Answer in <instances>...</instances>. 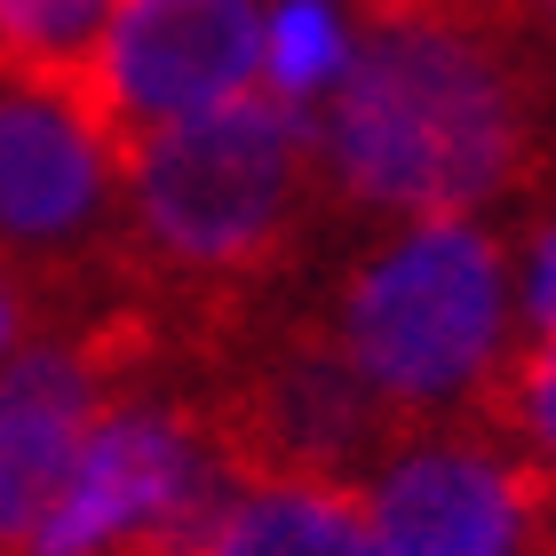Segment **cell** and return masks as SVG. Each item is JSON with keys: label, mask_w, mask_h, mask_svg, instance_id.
Here are the masks:
<instances>
[{"label": "cell", "mask_w": 556, "mask_h": 556, "mask_svg": "<svg viewBox=\"0 0 556 556\" xmlns=\"http://www.w3.org/2000/svg\"><path fill=\"white\" fill-rule=\"evenodd\" d=\"M104 24L112 0H0V80L72 104Z\"/></svg>", "instance_id": "9"}, {"label": "cell", "mask_w": 556, "mask_h": 556, "mask_svg": "<svg viewBox=\"0 0 556 556\" xmlns=\"http://www.w3.org/2000/svg\"><path fill=\"white\" fill-rule=\"evenodd\" d=\"M342 64H350V40L326 0H278L263 16V80L278 104H311L318 88L342 80Z\"/></svg>", "instance_id": "10"}, {"label": "cell", "mask_w": 556, "mask_h": 556, "mask_svg": "<svg viewBox=\"0 0 556 556\" xmlns=\"http://www.w3.org/2000/svg\"><path fill=\"white\" fill-rule=\"evenodd\" d=\"M96 414H104L96 350H24L0 366V548L33 541Z\"/></svg>", "instance_id": "7"}, {"label": "cell", "mask_w": 556, "mask_h": 556, "mask_svg": "<svg viewBox=\"0 0 556 556\" xmlns=\"http://www.w3.org/2000/svg\"><path fill=\"white\" fill-rule=\"evenodd\" d=\"M302 151H311V119H302V104H278L270 88L263 96L247 88L215 112L136 136L119 160L136 239L184 270L263 263L294 215Z\"/></svg>", "instance_id": "2"}, {"label": "cell", "mask_w": 556, "mask_h": 556, "mask_svg": "<svg viewBox=\"0 0 556 556\" xmlns=\"http://www.w3.org/2000/svg\"><path fill=\"white\" fill-rule=\"evenodd\" d=\"M517 414H525V429L556 453V334L533 350V366L517 374Z\"/></svg>", "instance_id": "11"}, {"label": "cell", "mask_w": 556, "mask_h": 556, "mask_svg": "<svg viewBox=\"0 0 556 556\" xmlns=\"http://www.w3.org/2000/svg\"><path fill=\"white\" fill-rule=\"evenodd\" d=\"M199 556H374L366 509L318 477H263L247 501L215 517Z\"/></svg>", "instance_id": "8"}, {"label": "cell", "mask_w": 556, "mask_h": 556, "mask_svg": "<svg viewBox=\"0 0 556 556\" xmlns=\"http://www.w3.org/2000/svg\"><path fill=\"white\" fill-rule=\"evenodd\" d=\"M548 16H556V0H548Z\"/></svg>", "instance_id": "13"}, {"label": "cell", "mask_w": 556, "mask_h": 556, "mask_svg": "<svg viewBox=\"0 0 556 556\" xmlns=\"http://www.w3.org/2000/svg\"><path fill=\"white\" fill-rule=\"evenodd\" d=\"M525 318H533L541 342L556 334V223L533 239V263H525Z\"/></svg>", "instance_id": "12"}, {"label": "cell", "mask_w": 556, "mask_h": 556, "mask_svg": "<svg viewBox=\"0 0 556 556\" xmlns=\"http://www.w3.org/2000/svg\"><path fill=\"white\" fill-rule=\"evenodd\" d=\"M263 72V0H112V24L72 96L80 128L119 167L128 143L215 112Z\"/></svg>", "instance_id": "4"}, {"label": "cell", "mask_w": 556, "mask_h": 556, "mask_svg": "<svg viewBox=\"0 0 556 556\" xmlns=\"http://www.w3.org/2000/svg\"><path fill=\"white\" fill-rule=\"evenodd\" d=\"M311 151L366 207L462 223L517 175L525 112L493 48H477L462 24L390 16L326 88Z\"/></svg>", "instance_id": "1"}, {"label": "cell", "mask_w": 556, "mask_h": 556, "mask_svg": "<svg viewBox=\"0 0 556 556\" xmlns=\"http://www.w3.org/2000/svg\"><path fill=\"white\" fill-rule=\"evenodd\" d=\"M112 160L80 112L0 80V263H56L104 215Z\"/></svg>", "instance_id": "5"}, {"label": "cell", "mask_w": 556, "mask_h": 556, "mask_svg": "<svg viewBox=\"0 0 556 556\" xmlns=\"http://www.w3.org/2000/svg\"><path fill=\"white\" fill-rule=\"evenodd\" d=\"M501 255L477 223H414L390 255L358 270L342 302V358L374 397L445 406L493 366Z\"/></svg>", "instance_id": "3"}, {"label": "cell", "mask_w": 556, "mask_h": 556, "mask_svg": "<svg viewBox=\"0 0 556 556\" xmlns=\"http://www.w3.org/2000/svg\"><path fill=\"white\" fill-rule=\"evenodd\" d=\"M366 533H374V556H517L525 485L493 453L421 445L374 477Z\"/></svg>", "instance_id": "6"}]
</instances>
